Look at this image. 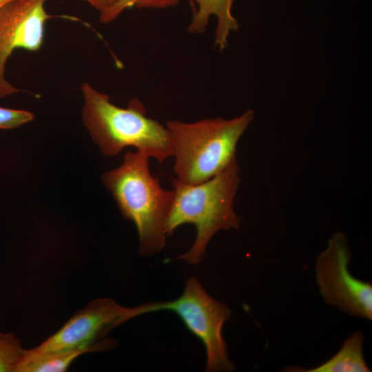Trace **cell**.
Returning <instances> with one entry per match:
<instances>
[{
    "label": "cell",
    "instance_id": "cell-6",
    "mask_svg": "<svg viewBox=\"0 0 372 372\" xmlns=\"http://www.w3.org/2000/svg\"><path fill=\"white\" fill-rule=\"evenodd\" d=\"M351 251L347 238L335 232L318 256L315 273L320 293L326 303L353 316L372 319V285L349 272Z\"/></svg>",
    "mask_w": 372,
    "mask_h": 372
},
{
    "label": "cell",
    "instance_id": "cell-14",
    "mask_svg": "<svg viewBox=\"0 0 372 372\" xmlns=\"http://www.w3.org/2000/svg\"><path fill=\"white\" fill-rule=\"evenodd\" d=\"M33 118V114L28 111L0 107V129L16 128Z\"/></svg>",
    "mask_w": 372,
    "mask_h": 372
},
{
    "label": "cell",
    "instance_id": "cell-7",
    "mask_svg": "<svg viewBox=\"0 0 372 372\" xmlns=\"http://www.w3.org/2000/svg\"><path fill=\"white\" fill-rule=\"evenodd\" d=\"M131 319V307H123L111 298H97L77 311L56 333L28 352L37 354L91 346Z\"/></svg>",
    "mask_w": 372,
    "mask_h": 372
},
{
    "label": "cell",
    "instance_id": "cell-1",
    "mask_svg": "<svg viewBox=\"0 0 372 372\" xmlns=\"http://www.w3.org/2000/svg\"><path fill=\"white\" fill-rule=\"evenodd\" d=\"M239 173L236 160L214 177L198 184L187 185L174 180V199L166 223L167 236L184 224H192L196 230L193 245L177 260L198 264L216 232L239 227L240 219L234 208L240 182Z\"/></svg>",
    "mask_w": 372,
    "mask_h": 372
},
{
    "label": "cell",
    "instance_id": "cell-9",
    "mask_svg": "<svg viewBox=\"0 0 372 372\" xmlns=\"http://www.w3.org/2000/svg\"><path fill=\"white\" fill-rule=\"evenodd\" d=\"M193 7L196 5L192 21L187 28L192 34L203 33L209 24V18L216 16L217 26L214 34V46L223 52L226 49L228 37L237 31L238 23L231 9L234 0H187Z\"/></svg>",
    "mask_w": 372,
    "mask_h": 372
},
{
    "label": "cell",
    "instance_id": "cell-16",
    "mask_svg": "<svg viewBox=\"0 0 372 372\" xmlns=\"http://www.w3.org/2000/svg\"><path fill=\"white\" fill-rule=\"evenodd\" d=\"M11 1L12 0H0V9Z\"/></svg>",
    "mask_w": 372,
    "mask_h": 372
},
{
    "label": "cell",
    "instance_id": "cell-2",
    "mask_svg": "<svg viewBox=\"0 0 372 372\" xmlns=\"http://www.w3.org/2000/svg\"><path fill=\"white\" fill-rule=\"evenodd\" d=\"M149 158L139 150L129 151L118 167L102 176L123 217L134 223L140 254L146 256L159 253L165 245L166 223L174 199V192L164 189L152 175Z\"/></svg>",
    "mask_w": 372,
    "mask_h": 372
},
{
    "label": "cell",
    "instance_id": "cell-3",
    "mask_svg": "<svg viewBox=\"0 0 372 372\" xmlns=\"http://www.w3.org/2000/svg\"><path fill=\"white\" fill-rule=\"evenodd\" d=\"M81 90L84 99L83 121L104 155H116L125 147H134L160 164L172 156L166 126L147 117L138 99H131L123 108L88 83H84Z\"/></svg>",
    "mask_w": 372,
    "mask_h": 372
},
{
    "label": "cell",
    "instance_id": "cell-10",
    "mask_svg": "<svg viewBox=\"0 0 372 372\" xmlns=\"http://www.w3.org/2000/svg\"><path fill=\"white\" fill-rule=\"evenodd\" d=\"M116 342L104 338L97 343L78 348L63 349L32 354L26 350L25 355L16 372H63L67 371L79 356L91 352H104L114 349Z\"/></svg>",
    "mask_w": 372,
    "mask_h": 372
},
{
    "label": "cell",
    "instance_id": "cell-12",
    "mask_svg": "<svg viewBox=\"0 0 372 372\" xmlns=\"http://www.w3.org/2000/svg\"><path fill=\"white\" fill-rule=\"evenodd\" d=\"M26 350L14 334L0 331V372H16Z\"/></svg>",
    "mask_w": 372,
    "mask_h": 372
},
{
    "label": "cell",
    "instance_id": "cell-8",
    "mask_svg": "<svg viewBox=\"0 0 372 372\" xmlns=\"http://www.w3.org/2000/svg\"><path fill=\"white\" fill-rule=\"evenodd\" d=\"M46 0H12L0 9V97L18 92L5 78L8 59L16 49L37 51L43 42L45 25L51 16Z\"/></svg>",
    "mask_w": 372,
    "mask_h": 372
},
{
    "label": "cell",
    "instance_id": "cell-15",
    "mask_svg": "<svg viewBox=\"0 0 372 372\" xmlns=\"http://www.w3.org/2000/svg\"><path fill=\"white\" fill-rule=\"evenodd\" d=\"M102 13L113 6L118 0H83Z\"/></svg>",
    "mask_w": 372,
    "mask_h": 372
},
{
    "label": "cell",
    "instance_id": "cell-13",
    "mask_svg": "<svg viewBox=\"0 0 372 372\" xmlns=\"http://www.w3.org/2000/svg\"><path fill=\"white\" fill-rule=\"evenodd\" d=\"M179 0H118L113 6L100 14V21L107 23L114 21L124 10L130 8H167L178 4Z\"/></svg>",
    "mask_w": 372,
    "mask_h": 372
},
{
    "label": "cell",
    "instance_id": "cell-5",
    "mask_svg": "<svg viewBox=\"0 0 372 372\" xmlns=\"http://www.w3.org/2000/svg\"><path fill=\"white\" fill-rule=\"evenodd\" d=\"M168 310L176 313L187 328L203 343L207 355L205 371H232L223 338L224 323L231 316L228 306L210 296L195 277H189L183 293L170 301L147 302L131 307L132 318Z\"/></svg>",
    "mask_w": 372,
    "mask_h": 372
},
{
    "label": "cell",
    "instance_id": "cell-4",
    "mask_svg": "<svg viewBox=\"0 0 372 372\" xmlns=\"http://www.w3.org/2000/svg\"><path fill=\"white\" fill-rule=\"evenodd\" d=\"M254 117L252 110L230 119L193 123L169 120V132L177 181L198 184L214 177L236 160L238 143Z\"/></svg>",
    "mask_w": 372,
    "mask_h": 372
},
{
    "label": "cell",
    "instance_id": "cell-11",
    "mask_svg": "<svg viewBox=\"0 0 372 372\" xmlns=\"http://www.w3.org/2000/svg\"><path fill=\"white\" fill-rule=\"evenodd\" d=\"M364 334L357 331L344 342L340 350L320 366L310 369L292 368L290 371L302 372H369L362 353Z\"/></svg>",
    "mask_w": 372,
    "mask_h": 372
}]
</instances>
